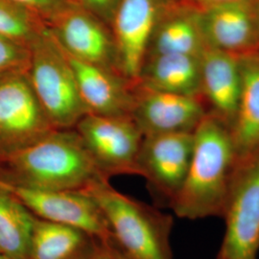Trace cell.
Here are the masks:
<instances>
[{"label": "cell", "mask_w": 259, "mask_h": 259, "mask_svg": "<svg viewBox=\"0 0 259 259\" xmlns=\"http://www.w3.org/2000/svg\"><path fill=\"white\" fill-rule=\"evenodd\" d=\"M101 178L105 177L74 129L53 130L26 148L0 159L1 185L80 191Z\"/></svg>", "instance_id": "cell-1"}, {"label": "cell", "mask_w": 259, "mask_h": 259, "mask_svg": "<svg viewBox=\"0 0 259 259\" xmlns=\"http://www.w3.org/2000/svg\"><path fill=\"white\" fill-rule=\"evenodd\" d=\"M193 134L188 172L169 207L189 220L222 217L236 164L231 131L220 118L206 114Z\"/></svg>", "instance_id": "cell-2"}, {"label": "cell", "mask_w": 259, "mask_h": 259, "mask_svg": "<svg viewBox=\"0 0 259 259\" xmlns=\"http://www.w3.org/2000/svg\"><path fill=\"white\" fill-rule=\"evenodd\" d=\"M101 208L112 242L129 259H174L171 215L123 194L101 178L83 190Z\"/></svg>", "instance_id": "cell-3"}, {"label": "cell", "mask_w": 259, "mask_h": 259, "mask_svg": "<svg viewBox=\"0 0 259 259\" xmlns=\"http://www.w3.org/2000/svg\"><path fill=\"white\" fill-rule=\"evenodd\" d=\"M28 49V78L48 119L55 129H74L88 111L67 56L47 26Z\"/></svg>", "instance_id": "cell-4"}, {"label": "cell", "mask_w": 259, "mask_h": 259, "mask_svg": "<svg viewBox=\"0 0 259 259\" xmlns=\"http://www.w3.org/2000/svg\"><path fill=\"white\" fill-rule=\"evenodd\" d=\"M222 218L226 231L217 259H257L259 147L236 160Z\"/></svg>", "instance_id": "cell-5"}, {"label": "cell", "mask_w": 259, "mask_h": 259, "mask_svg": "<svg viewBox=\"0 0 259 259\" xmlns=\"http://www.w3.org/2000/svg\"><path fill=\"white\" fill-rule=\"evenodd\" d=\"M74 130L103 177L139 176L138 160L144 137L131 115L88 113Z\"/></svg>", "instance_id": "cell-6"}, {"label": "cell", "mask_w": 259, "mask_h": 259, "mask_svg": "<svg viewBox=\"0 0 259 259\" xmlns=\"http://www.w3.org/2000/svg\"><path fill=\"white\" fill-rule=\"evenodd\" d=\"M26 70L0 75V159L55 130L37 100Z\"/></svg>", "instance_id": "cell-7"}, {"label": "cell", "mask_w": 259, "mask_h": 259, "mask_svg": "<svg viewBox=\"0 0 259 259\" xmlns=\"http://www.w3.org/2000/svg\"><path fill=\"white\" fill-rule=\"evenodd\" d=\"M47 27L66 55L119 73L111 28L77 3H69Z\"/></svg>", "instance_id": "cell-8"}, {"label": "cell", "mask_w": 259, "mask_h": 259, "mask_svg": "<svg viewBox=\"0 0 259 259\" xmlns=\"http://www.w3.org/2000/svg\"><path fill=\"white\" fill-rule=\"evenodd\" d=\"M194 132L144 137L139 151V176L157 199L170 206L185 183L191 160Z\"/></svg>", "instance_id": "cell-9"}, {"label": "cell", "mask_w": 259, "mask_h": 259, "mask_svg": "<svg viewBox=\"0 0 259 259\" xmlns=\"http://www.w3.org/2000/svg\"><path fill=\"white\" fill-rule=\"evenodd\" d=\"M0 187L40 219L81 229L103 242L112 240L101 208L83 191L35 190L1 184Z\"/></svg>", "instance_id": "cell-10"}, {"label": "cell", "mask_w": 259, "mask_h": 259, "mask_svg": "<svg viewBox=\"0 0 259 259\" xmlns=\"http://www.w3.org/2000/svg\"><path fill=\"white\" fill-rule=\"evenodd\" d=\"M206 114L201 97L134 84L130 115L143 137L194 132Z\"/></svg>", "instance_id": "cell-11"}, {"label": "cell", "mask_w": 259, "mask_h": 259, "mask_svg": "<svg viewBox=\"0 0 259 259\" xmlns=\"http://www.w3.org/2000/svg\"><path fill=\"white\" fill-rule=\"evenodd\" d=\"M161 11L159 0H119L114 10L110 28L116 47L118 71L132 83L139 80Z\"/></svg>", "instance_id": "cell-12"}, {"label": "cell", "mask_w": 259, "mask_h": 259, "mask_svg": "<svg viewBox=\"0 0 259 259\" xmlns=\"http://www.w3.org/2000/svg\"><path fill=\"white\" fill-rule=\"evenodd\" d=\"M206 47L240 56L259 50L257 0L196 8Z\"/></svg>", "instance_id": "cell-13"}, {"label": "cell", "mask_w": 259, "mask_h": 259, "mask_svg": "<svg viewBox=\"0 0 259 259\" xmlns=\"http://www.w3.org/2000/svg\"><path fill=\"white\" fill-rule=\"evenodd\" d=\"M66 56L88 113L105 116L130 115L135 83L115 71Z\"/></svg>", "instance_id": "cell-14"}, {"label": "cell", "mask_w": 259, "mask_h": 259, "mask_svg": "<svg viewBox=\"0 0 259 259\" xmlns=\"http://www.w3.org/2000/svg\"><path fill=\"white\" fill-rule=\"evenodd\" d=\"M202 96L214 115L229 128L234 120L241 93L239 56L206 47L201 56Z\"/></svg>", "instance_id": "cell-15"}, {"label": "cell", "mask_w": 259, "mask_h": 259, "mask_svg": "<svg viewBox=\"0 0 259 259\" xmlns=\"http://www.w3.org/2000/svg\"><path fill=\"white\" fill-rule=\"evenodd\" d=\"M205 48L196 8L186 5L162 9L150 38L145 59L168 54L201 57Z\"/></svg>", "instance_id": "cell-16"}, {"label": "cell", "mask_w": 259, "mask_h": 259, "mask_svg": "<svg viewBox=\"0 0 259 259\" xmlns=\"http://www.w3.org/2000/svg\"><path fill=\"white\" fill-rule=\"evenodd\" d=\"M241 93L230 131L236 160L259 147V50L239 56Z\"/></svg>", "instance_id": "cell-17"}, {"label": "cell", "mask_w": 259, "mask_h": 259, "mask_svg": "<svg viewBox=\"0 0 259 259\" xmlns=\"http://www.w3.org/2000/svg\"><path fill=\"white\" fill-rule=\"evenodd\" d=\"M136 83L159 92L202 97L201 57L180 54L148 57Z\"/></svg>", "instance_id": "cell-18"}, {"label": "cell", "mask_w": 259, "mask_h": 259, "mask_svg": "<svg viewBox=\"0 0 259 259\" xmlns=\"http://www.w3.org/2000/svg\"><path fill=\"white\" fill-rule=\"evenodd\" d=\"M101 242L81 229L35 216L28 259H89Z\"/></svg>", "instance_id": "cell-19"}, {"label": "cell", "mask_w": 259, "mask_h": 259, "mask_svg": "<svg viewBox=\"0 0 259 259\" xmlns=\"http://www.w3.org/2000/svg\"><path fill=\"white\" fill-rule=\"evenodd\" d=\"M35 215L9 191L0 187V253L28 259Z\"/></svg>", "instance_id": "cell-20"}, {"label": "cell", "mask_w": 259, "mask_h": 259, "mask_svg": "<svg viewBox=\"0 0 259 259\" xmlns=\"http://www.w3.org/2000/svg\"><path fill=\"white\" fill-rule=\"evenodd\" d=\"M47 25L9 0H0V35L29 47Z\"/></svg>", "instance_id": "cell-21"}, {"label": "cell", "mask_w": 259, "mask_h": 259, "mask_svg": "<svg viewBox=\"0 0 259 259\" xmlns=\"http://www.w3.org/2000/svg\"><path fill=\"white\" fill-rule=\"evenodd\" d=\"M28 62V47L0 35V75L17 70H26Z\"/></svg>", "instance_id": "cell-22"}, {"label": "cell", "mask_w": 259, "mask_h": 259, "mask_svg": "<svg viewBox=\"0 0 259 259\" xmlns=\"http://www.w3.org/2000/svg\"><path fill=\"white\" fill-rule=\"evenodd\" d=\"M34 15L46 25L72 0H9Z\"/></svg>", "instance_id": "cell-23"}, {"label": "cell", "mask_w": 259, "mask_h": 259, "mask_svg": "<svg viewBox=\"0 0 259 259\" xmlns=\"http://www.w3.org/2000/svg\"><path fill=\"white\" fill-rule=\"evenodd\" d=\"M73 1V0H72ZM77 4L96 16L110 26L112 15L119 0H76Z\"/></svg>", "instance_id": "cell-24"}, {"label": "cell", "mask_w": 259, "mask_h": 259, "mask_svg": "<svg viewBox=\"0 0 259 259\" xmlns=\"http://www.w3.org/2000/svg\"><path fill=\"white\" fill-rule=\"evenodd\" d=\"M89 259H129L112 242H101L97 250Z\"/></svg>", "instance_id": "cell-25"}, {"label": "cell", "mask_w": 259, "mask_h": 259, "mask_svg": "<svg viewBox=\"0 0 259 259\" xmlns=\"http://www.w3.org/2000/svg\"><path fill=\"white\" fill-rule=\"evenodd\" d=\"M187 5H190L194 8H202L213 4H218L223 2H229L233 0H185Z\"/></svg>", "instance_id": "cell-26"}, {"label": "cell", "mask_w": 259, "mask_h": 259, "mask_svg": "<svg viewBox=\"0 0 259 259\" xmlns=\"http://www.w3.org/2000/svg\"><path fill=\"white\" fill-rule=\"evenodd\" d=\"M257 25H258V36H259V0H257Z\"/></svg>", "instance_id": "cell-27"}, {"label": "cell", "mask_w": 259, "mask_h": 259, "mask_svg": "<svg viewBox=\"0 0 259 259\" xmlns=\"http://www.w3.org/2000/svg\"><path fill=\"white\" fill-rule=\"evenodd\" d=\"M0 259H12L8 257V256H5V255H3V254H1L0 253Z\"/></svg>", "instance_id": "cell-28"}]
</instances>
